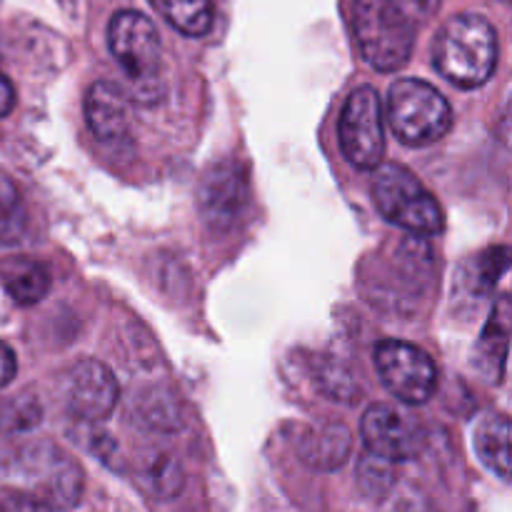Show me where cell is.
<instances>
[{
  "label": "cell",
  "instance_id": "1",
  "mask_svg": "<svg viewBox=\"0 0 512 512\" xmlns=\"http://www.w3.org/2000/svg\"><path fill=\"white\" fill-rule=\"evenodd\" d=\"M433 65L458 88H480L498 65V33L488 18L460 13L440 28L433 43Z\"/></svg>",
  "mask_w": 512,
  "mask_h": 512
},
{
  "label": "cell",
  "instance_id": "2",
  "mask_svg": "<svg viewBox=\"0 0 512 512\" xmlns=\"http://www.w3.org/2000/svg\"><path fill=\"white\" fill-rule=\"evenodd\" d=\"M113 58L128 75L140 103H155L163 93V43L153 20L138 10H120L108 28Z\"/></svg>",
  "mask_w": 512,
  "mask_h": 512
},
{
  "label": "cell",
  "instance_id": "3",
  "mask_svg": "<svg viewBox=\"0 0 512 512\" xmlns=\"http://www.w3.org/2000/svg\"><path fill=\"white\" fill-rule=\"evenodd\" d=\"M373 203L385 220L418 235H438L445 228V215L438 200L423 188L418 178L400 163L373 168Z\"/></svg>",
  "mask_w": 512,
  "mask_h": 512
},
{
  "label": "cell",
  "instance_id": "4",
  "mask_svg": "<svg viewBox=\"0 0 512 512\" xmlns=\"http://www.w3.org/2000/svg\"><path fill=\"white\" fill-rule=\"evenodd\" d=\"M388 123L400 143L423 148L448 133L453 125V110L445 95L430 83L400 78L388 93Z\"/></svg>",
  "mask_w": 512,
  "mask_h": 512
},
{
  "label": "cell",
  "instance_id": "5",
  "mask_svg": "<svg viewBox=\"0 0 512 512\" xmlns=\"http://www.w3.org/2000/svg\"><path fill=\"white\" fill-rule=\"evenodd\" d=\"M353 33L365 60L383 73L403 68L413 53L415 33L388 13L385 0H355Z\"/></svg>",
  "mask_w": 512,
  "mask_h": 512
},
{
  "label": "cell",
  "instance_id": "6",
  "mask_svg": "<svg viewBox=\"0 0 512 512\" xmlns=\"http://www.w3.org/2000/svg\"><path fill=\"white\" fill-rule=\"evenodd\" d=\"M340 148L360 170H373L383 163L385 128L380 95L370 85L353 90L340 115Z\"/></svg>",
  "mask_w": 512,
  "mask_h": 512
},
{
  "label": "cell",
  "instance_id": "7",
  "mask_svg": "<svg viewBox=\"0 0 512 512\" xmlns=\"http://www.w3.org/2000/svg\"><path fill=\"white\" fill-rule=\"evenodd\" d=\"M375 368L385 388L408 405H423L438 388V368L418 345L383 340L375 348Z\"/></svg>",
  "mask_w": 512,
  "mask_h": 512
},
{
  "label": "cell",
  "instance_id": "8",
  "mask_svg": "<svg viewBox=\"0 0 512 512\" xmlns=\"http://www.w3.org/2000/svg\"><path fill=\"white\" fill-rule=\"evenodd\" d=\"M360 430H363V443L368 453L390 460V463L413 460L423 448V430H420L418 420L393 405H373L363 415Z\"/></svg>",
  "mask_w": 512,
  "mask_h": 512
},
{
  "label": "cell",
  "instance_id": "9",
  "mask_svg": "<svg viewBox=\"0 0 512 512\" xmlns=\"http://www.w3.org/2000/svg\"><path fill=\"white\" fill-rule=\"evenodd\" d=\"M250 203L248 175L238 163L228 160L220 163L205 175L200 185V210L215 233H228L238 225Z\"/></svg>",
  "mask_w": 512,
  "mask_h": 512
},
{
  "label": "cell",
  "instance_id": "10",
  "mask_svg": "<svg viewBox=\"0 0 512 512\" xmlns=\"http://www.w3.org/2000/svg\"><path fill=\"white\" fill-rule=\"evenodd\" d=\"M120 398L118 380L98 360H80L68 375L65 405L75 418L85 423L108 420Z\"/></svg>",
  "mask_w": 512,
  "mask_h": 512
},
{
  "label": "cell",
  "instance_id": "11",
  "mask_svg": "<svg viewBox=\"0 0 512 512\" xmlns=\"http://www.w3.org/2000/svg\"><path fill=\"white\" fill-rule=\"evenodd\" d=\"M85 120L100 143H118L128 135V100L118 85L98 80L85 95Z\"/></svg>",
  "mask_w": 512,
  "mask_h": 512
},
{
  "label": "cell",
  "instance_id": "12",
  "mask_svg": "<svg viewBox=\"0 0 512 512\" xmlns=\"http://www.w3.org/2000/svg\"><path fill=\"white\" fill-rule=\"evenodd\" d=\"M0 283L18 305H35L48 295L50 275L45 265L30 258H5L0 263Z\"/></svg>",
  "mask_w": 512,
  "mask_h": 512
},
{
  "label": "cell",
  "instance_id": "13",
  "mask_svg": "<svg viewBox=\"0 0 512 512\" xmlns=\"http://www.w3.org/2000/svg\"><path fill=\"white\" fill-rule=\"evenodd\" d=\"M475 453L480 463L498 475L500 480L510 478V420L505 415H485L473 433Z\"/></svg>",
  "mask_w": 512,
  "mask_h": 512
},
{
  "label": "cell",
  "instance_id": "14",
  "mask_svg": "<svg viewBox=\"0 0 512 512\" xmlns=\"http://www.w3.org/2000/svg\"><path fill=\"white\" fill-rule=\"evenodd\" d=\"M510 300L500 298L498 308H495L493 318H490L488 328H485L483 338L478 345V368L488 375L490 380H500L505 373V360H508V338H510Z\"/></svg>",
  "mask_w": 512,
  "mask_h": 512
},
{
  "label": "cell",
  "instance_id": "15",
  "mask_svg": "<svg viewBox=\"0 0 512 512\" xmlns=\"http://www.w3.org/2000/svg\"><path fill=\"white\" fill-rule=\"evenodd\" d=\"M350 453V435L348 428L340 423L328 425L325 430H315L308 435L303 445V458L310 468L318 470H335L348 460Z\"/></svg>",
  "mask_w": 512,
  "mask_h": 512
},
{
  "label": "cell",
  "instance_id": "16",
  "mask_svg": "<svg viewBox=\"0 0 512 512\" xmlns=\"http://www.w3.org/2000/svg\"><path fill=\"white\" fill-rule=\"evenodd\" d=\"M165 20L183 35H200L213 28V0H153Z\"/></svg>",
  "mask_w": 512,
  "mask_h": 512
},
{
  "label": "cell",
  "instance_id": "17",
  "mask_svg": "<svg viewBox=\"0 0 512 512\" xmlns=\"http://www.w3.org/2000/svg\"><path fill=\"white\" fill-rule=\"evenodd\" d=\"M135 420L148 430H178L183 423V413L175 400V395L163 393V390H150L135 405Z\"/></svg>",
  "mask_w": 512,
  "mask_h": 512
},
{
  "label": "cell",
  "instance_id": "18",
  "mask_svg": "<svg viewBox=\"0 0 512 512\" xmlns=\"http://www.w3.org/2000/svg\"><path fill=\"white\" fill-rule=\"evenodd\" d=\"M140 485L145 488V493L158 500L173 498V495H178L180 485H183V470H180L178 460L158 455L140 473Z\"/></svg>",
  "mask_w": 512,
  "mask_h": 512
},
{
  "label": "cell",
  "instance_id": "19",
  "mask_svg": "<svg viewBox=\"0 0 512 512\" xmlns=\"http://www.w3.org/2000/svg\"><path fill=\"white\" fill-rule=\"evenodd\" d=\"M440 3L443 0H385V8L403 28L418 35L438 13Z\"/></svg>",
  "mask_w": 512,
  "mask_h": 512
},
{
  "label": "cell",
  "instance_id": "20",
  "mask_svg": "<svg viewBox=\"0 0 512 512\" xmlns=\"http://www.w3.org/2000/svg\"><path fill=\"white\" fill-rule=\"evenodd\" d=\"M473 275H470V290L475 295H488L500 280V275L508 270V250L495 248L473 260Z\"/></svg>",
  "mask_w": 512,
  "mask_h": 512
},
{
  "label": "cell",
  "instance_id": "21",
  "mask_svg": "<svg viewBox=\"0 0 512 512\" xmlns=\"http://www.w3.org/2000/svg\"><path fill=\"white\" fill-rule=\"evenodd\" d=\"M15 370H18V363H15L13 350L5 343H0V390H3L5 385L13 383Z\"/></svg>",
  "mask_w": 512,
  "mask_h": 512
},
{
  "label": "cell",
  "instance_id": "22",
  "mask_svg": "<svg viewBox=\"0 0 512 512\" xmlns=\"http://www.w3.org/2000/svg\"><path fill=\"white\" fill-rule=\"evenodd\" d=\"M13 108H15V88L10 85V80L0 73V118H5Z\"/></svg>",
  "mask_w": 512,
  "mask_h": 512
}]
</instances>
